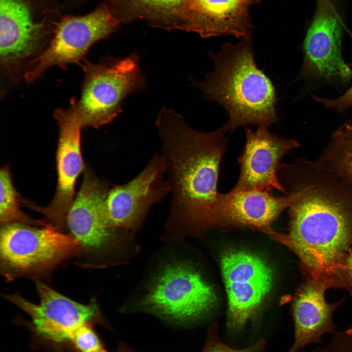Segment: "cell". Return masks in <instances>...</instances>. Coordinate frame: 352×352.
<instances>
[{
    "label": "cell",
    "mask_w": 352,
    "mask_h": 352,
    "mask_svg": "<svg viewBox=\"0 0 352 352\" xmlns=\"http://www.w3.org/2000/svg\"><path fill=\"white\" fill-rule=\"evenodd\" d=\"M161 155L172 195L167 222L169 238L213 227L220 193L217 184L228 140L221 128L204 132L189 126L182 116L162 108L156 122Z\"/></svg>",
    "instance_id": "cell-1"
},
{
    "label": "cell",
    "mask_w": 352,
    "mask_h": 352,
    "mask_svg": "<svg viewBox=\"0 0 352 352\" xmlns=\"http://www.w3.org/2000/svg\"><path fill=\"white\" fill-rule=\"evenodd\" d=\"M302 188L289 207L286 242L308 279L343 286V263L352 249V195L327 181Z\"/></svg>",
    "instance_id": "cell-2"
},
{
    "label": "cell",
    "mask_w": 352,
    "mask_h": 352,
    "mask_svg": "<svg viewBox=\"0 0 352 352\" xmlns=\"http://www.w3.org/2000/svg\"><path fill=\"white\" fill-rule=\"evenodd\" d=\"M210 55L214 70L195 86L205 98L218 102L226 111L229 118L221 127L225 132L241 126L268 127L278 121L275 86L258 67L250 39L225 43Z\"/></svg>",
    "instance_id": "cell-3"
},
{
    "label": "cell",
    "mask_w": 352,
    "mask_h": 352,
    "mask_svg": "<svg viewBox=\"0 0 352 352\" xmlns=\"http://www.w3.org/2000/svg\"><path fill=\"white\" fill-rule=\"evenodd\" d=\"M82 252L74 237L50 223L39 228L19 223L1 228V264L8 277L47 271Z\"/></svg>",
    "instance_id": "cell-4"
},
{
    "label": "cell",
    "mask_w": 352,
    "mask_h": 352,
    "mask_svg": "<svg viewBox=\"0 0 352 352\" xmlns=\"http://www.w3.org/2000/svg\"><path fill=\"white\" fill-rule=\"evenodd\" d=\"M139 56L83 66L85 77L81 98L77 102L83 127L97 128L112 121L122 110L124 99L144 88L145 79L138 66Z\"/></svg>",
    "instance_id": "cell-5"
},
{
    "label": "cell",
    "mask_w": 352,
    "mask_h": 352,
    "mask_svg": "<svg viewBox=\"0 0 352 352\" xmlns=\"http://www.w3.org/2000/svg\"><path fill=\"white\" fill-rule=\"evenodd\" d=\"M212 287L184 263L167 264L158 273L141 303L144 309L179 323L200 319L215 305Z\"/></svg>",
    "instance_id": "cell-6"
},
{
    "label": "cell",
    "mask_w": 352,
    "mask_h": 352,
    "mask_svg": "<svg viewBox=\"0 0 352 352\" xmlns=\"http://www.w3.org/2000/svg\"><path fill=\"white\" fill-rule=\"evenodd\" d=\"M36 288L40 299L39 304L17 294L5 297L30 317L33 334L46 345L58 350L69 345L74 331L87 323L110 328L94 300L87 305L80 304L41 282H36Z\"/></svg>",
    "instance_id": "cell-7"
},
{
    "label": "cell",
    "mask_w": 352,
    "mask_h": 352,
    "mask_svg": "<svg viewBox=\"0 0 352 352\" xmlns=\"http://www.w3.org/2000/svg\"><path fill=\"white\" fill-rule=\"evenodd\" d=\"M121 22L105 4L85 15L63 18L48 47L29 63L25 79L32 82L50 67L79 63L92 44L109 36Z\"/></svg>",
    "instance_id": "cell-8"
},
{
    "label": "cell",
    "mask_w": 352,
    "mask_h": 352,
    "mask_svg": "<svg viewBox=\"0 0 352 352\" xmlns=\"http://www.w3.org/2000/svg\"><path fill=\"white\" fill-rule=\"evenodd\" d=\"M220 266L228 297L227 327L236 332L257 313L272 288L273 273L261 258L240 250L224 254Z\"/></svg>",
    "instance_id": "cell-9"
},
{
    "label": "cell",
    "mask_w": 352,
    "mask_h": 352,
    "mask_svg": "<svg viewBox=\"0 0 352 352\" xmlns=\"http://www.w3.org/2000/svg\"><path fill=\"white\" fill-rule=\"evenodd\" d=\"M314 17L303 44L300 76L307 80L343 83L352 77L341 51L342 27L331 0H317Z\"/></svg>",
    "instance_id": "cell-10"
},
{
    "label": "cell",
    "mask_w": 352,
    "mask_h": 352,
    "mask_svg": "<svg viewBox=\"0 0 352 352\" xmlns=\"http://www.w3.org/2000/svg\"><path fill=\"white\" fill-rule=\"evenodd\" d=\"M51 8L48 0H0V60L5 70L41 48Z\"/></svg>",
    "instance_id": "cell-11"
},
{
    "label": "cell",
    "mask_w": 352,
    "mask_h": 352,
    "mask_svg": "<svg viewBox=\"0 0 352 352\" xmlns=\"http://www.w3.org/2000/svg\"><path fill=\"white\" fill-rule=\"evenodd\" d=\"M59 134L56 154L57 185L54 198L45 207L28 204L43 214L50 223L61 231L74 200L76 180L84 169L81 150V129L77 102L73 98L67 109L55 111Z\"/></svg>",
    "instance_id": "cell-12"
},
{
    "label": "cell",
    "mask_w": 352,
    "mask_h": 352,
    "mask_svg": "<svg viewBox=\"0 0 352 352\" xmlns=\"http://www.w3.org/2000/svg\"><path fill=\"white\" fill-rule=\"evenodd\" d=\"M165 174L163 158L156 154L133 179L109 190L105 205L110 227L117 230L138 228L149 208L170 193Z\"/></svg>",
    "instance_id": "cell-13"
},
{
    "label": "cell",
    "mask_w": 352,
    "mask_h": 352,
    "mask_svg": "<svg viewBox=\"0 0 352 352\" xmlns=\"http://www.w3.org/2000/svg\"><path fill=\"white\" fill-rule=\"evenodd\" d=\"M245 146L238 159L240 173L233 189L268 192L276 190L286 193L278 178L281 160L299 144L272 134L264 126H259L254 132L245 128Z\"/></svg>",
    "instance_id": "cell-14"
},
{
    "label": "cell",
    "mask_w": 352,
    "mask_h": 352,
    "mask_svg": "<svg viewBox=\"0 0 352 352\" xmlns=\"http://www.w3.org/2000/svg\"><path fill=\"white\" fill-rule=\"evenodd\" d=\"M108 191L105 183L90 170L86 171L63 230L66 229L79 242L82 252H103L110 247L117 231L110 227L106 217Z\"/></svg>",
    "instance_id": "cell-15"
},
{
    "label": "cell",
    "mask_w": 352,
    "mask_h": 352,
    "mask_svg": "<svg viewBox=\"0 0 352 352\" xmlns=\"http://www.w3.org/2000/svg\"><path fill=\"white\" fill-rule=\"evenodd\" d=\"M256 0H185L173 29L197 33L203 38L233 35L250 39L249 15Z\"/></svg>",
    "instance_id": "cell-16"
},
{
    "label": "cell",
    "mask_w": 352,
    "mask_h": 352,
    "mask_svg": "<svg viewBox=\"0 0 352 352\" xmlns=\"http://www.w3.org/2000/svg\"><path fill=\"white\" fill-rule=\"evenodd\" d=\"M302 192L297 188L286 196L275 197L266 191L232 189L220 195L214 226L267 228Z\"/></svg>",
    "instance_id": "cell-17"
},
{
    "label": "cell",
    "mask_w": 352,
    "mask_h": 352,
    "mask_svg": "<svg viewBox=\"0 0 352 352\" xmlns=\"http://www.w3.org/2000/svg\"><path fill=\"white\" fill-rule=\"evenodd\" d=\"M330 283L308 279L298 293L292 307L294 342L287 352H298L310 344L323 342V336L335 333L332 314L338 304H330L325 292Z\"/></svg>",
    "instance_id": "cell-18"
},
{
    "label": "cell",
    "mask_w": 352,
    "mask_h": 352,
    "mask_svg": "<svg viewBox=\"0 0 352 352\" xmlns=\"http://www.w3.org/2000/svg\"><path fill=\"white\" fill-rule=\"evenodd\" d=\"M122 22L141 19L153 25L172 29L185 0H109Z\"/></svg>",
    "instance_id": "cell-19"
},
{
    "label": "cell",
    "mask_w": 352,
    "mask_h": 352,
    "mask_svg": "<svg viewBox=\"0 0 352 352\" xmlns=\"http://www.w3.org/2000/svg\"><path fill=\"white\" fill-rule=\"evenodd\" d=\"M325 156L333 172L352 183V121H347L333 132Z\"/></svg>",
    "instance_id": "cell-20"
},
{
    "label": "cell",
    "mask_w": 352,
    "mask_h": 352,
    "mask_svg": "<svg viewBox=\"0 0 352 352\" xmlns=\"http://www.w3.org/2000/svg\"><path fill=\"white\" fill-rule=\"evenodd\" d=\"M0 221L1 225L19 223L43 226L46 224L29 218L20 209V196L13 185L7 166L0 169Z\"/></svg>",
    "instance_id": "cell-21"
},
{
    "label": "cell",
    "mask_w": 352,
    "mask_h": 352,
    "mask_svg": "<svg viewBox=\"0 0 352 352\" xmlns=\"http://www.w3.org/2000/svg\"><path fill=\"white\" fill-rule=\"evenodd\" d=\"M93 324H85L73 333L69 346L76 352H105V345L93 327Z\"/></svg>",
    "instance_id": "cell-22"
},
{
    "label": "cell",
    "mask_w": 352,
    "mask_h": 352,
    "mask_svg": "<svg viewBox=\"0 0 352 352\" xmlns=\"http://www.w3.org/2000/svg\"><path fill=\"white\" fill-rule=\"evenodd\" d=\"M266 341L264 338L244 349H235L224 344L218 332V327L214 326L209 329L202 352H260L265 348Z\"/></svg>",
    "instance_id": "cell-23"
},
{
    "label": "cell",
    "mask_w": 352,
    "mask_h": 352,
    "mask_svg": "<svg viewBox=\"0 0 352 352\" xmlns=\"http://www.w3.org/2000/svg\"><path fill=\"white\" fill-rule=\"evenodd\" d=\"M352 39V32H349ZM313 99L321 104L326 109H332L339 113L345 114L352 107V86L341 96L334 99H327L311 95Z\"/></svg>",
    "instance_id": "cell-24"
},
{
    "label": "cell",
    "mask_w": 352,
    "mask_h": 352,
    "mask_svg": "<svg viewBox=\"0 0 352 352\" xmlns=\"http://www.w3.org/2000/svg\"><path fill=\"white\" fill-rule=\"evenodd\" d=\"M341 280L343 286L352 289V249L349 252L343 263Z\"/></svg>",
    "instance_id": "cell-25"
},
{
    "label": "cell",
    "mask_w": 352,
    "mask_h": 352,
    "mask_svg": "<svg viewBox=\"0 0 352 352\" xmlns=\"http://www.w3.org/2000/svg\"><path fill=\"white\" fill-rule=\"evenodd\" d=\"M105 352H107V351ZM116 352H135L134 350L128 347L126 344L120 343L118 345Z\"/></svg>",
    "instance_id": "cell-26"
},
{
    "label": "cell",
    "mask_w": 352,
    "mask_h": 352,
    "mask_svg": "<svg viewBox=\"0 0 352 352\" xmlns=\"http://www.w3.org/2000/svg\"><path fill=\"white\" fill-rule=\"evenodd\" d=\"M346 330L348 333L352 334V326L351 327H350V328H349L348 329Z\"/></svg>",
    "instance_id": "cell-27"
}]
</instances>
